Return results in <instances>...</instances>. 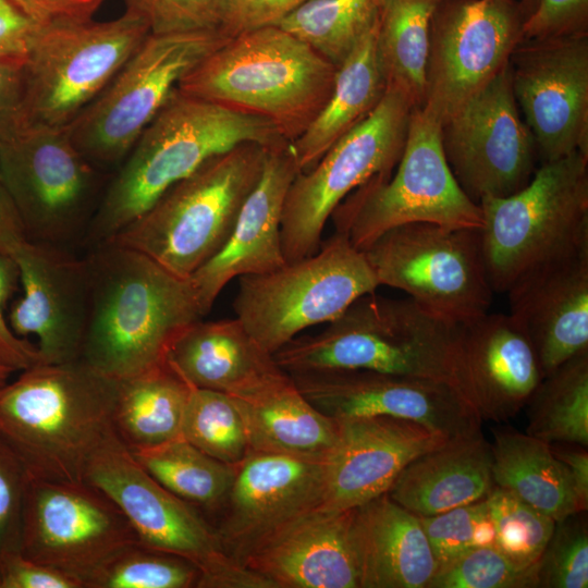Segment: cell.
Returning <instances> with one entry per match:
<instances>
[{"mask_svg":"<svg viewBox=\"0 0 588 588\" xmlns=\"http://www.w3.org/2000/svg\"><path fill=\"white\" fill-rule=\"evenodd\" d=\"M379 286L364 252L334 232L308 257L240 277L233 308L247 332L273 355L303 330L332 321Z\"/></svg>","mask_w":588,"mask_h":588,"instance_id":"obj_9","label":"cell"},{"mask_svg":"<svg viewBox=\"0 0 588 588\" xmlns=\"http://www.w3.org/2000/svg\"><path fill=\"white\" fill-rule=\"evenodd\" d=\"M106 0H12L39 26L79 23L93 20Z\"/></svg>","mask_w":588,"mask_h":588,"instance_id":"obj_52","label":"cell"},{"mask_svg":"<svg viewBox=\"0 0 588 588\" xmlns=\"http://www.w3.org/2000/svg\"><path fill=\"white\" fill-rule=\"evenodd\" d=\"M199 577L191 561L136 541L105 562L85 588H197Z\"/></svg>","mask_w":588,"mask_h":588,"instance_id":"obj_40","label":"cell"},{"mask_svg":"<svg viewBox=\"0 0 588 588\" xmlns=\"http://www.w3.org/2000/svg\"><path fill=\"white\" fill-rule=\"evenodd\" d=\"M138 537L115 502L87 480L54 481L29 476L20 554L87 579Z\"/></svg>","mask_w":588,"mask_h":588,"instance_id":"obj_15","label":"cell"},{"mask_svg":"<svg viewBox=\"0 0 588 588\" xmlns=\"http://www.w3.org/2000/svg\"><path fill=\"white\" fill-rule=\"evenodd\" d=\"M38 28L12 0H0V59H25Z\"/></svg>","mask_w":588,"mask_h":588,"instance_id":"obj_53","label":"cell"},{"mask_svg":"<svg viewBox=\"0 0 588 588\" xmlns=\"http://www.w3.org/2000/svg\"><path fill=\"white\" fill-rule=\"evenodd\" d=\"M338 441L327 458L319 506L347 511L388 492L415 457L449 438L412 420L371 416L336 419Z\"/></svg>","mask_w":588,"mask_h":588,"instance_id":"obj_23","label":"cell"},{"mask_svg":"<svg viewBox=\"0 0 588 588\" xmlns=\"http://www.w3.org/2000/svg\"><path fill=\"white\" fill-rule=\"evenodd\" d=\"M492 477L494 485L550 516L555 522L579 513L567 467L549 443L513 429L494 431Z\"/></svg>","mask_w":588,"mask_h":588,"instance_id":"obj_34","label":"cell"},{"mask_svg":"<svg viewBox=\"0 0 588 588\" xmlns=\"http://www.w3.org/2000/svg\"><path fill=\"white\" fill-rule=\"evenodd\" d=\"M486 500L495 529V549L517 567L536 565L555 520L504 488L495 486Z\"/></svg>","mask_w":588,"mask_h":588,"instance_id":"obj_41","label":"cell"},{"mask_svg":"<svg viewBox=\"0 0 588 588\" xmlns=\"http://www.w3.org/2000/svg\"><path fill=\"white\" fill-rule=\"evenodd\" d=\"M415 108L400 90L387 86L372 112L336 140L305 172H298L285 196L281 241L285 262L321 247L328 219L339 204L368 180L395 169Z\"/></svg>","mask_w":588,"mask_h":588,"instance_id":"obj_13","label":"cell"},{"mask_svg":"<svg viewBox=\"0 0 588 588\" xmlns=\"http://www.w3.org/2000/svg\"><path fill=\"white\" fill-rule=\"evenodd\" d=\"M191 390L168 360L119 380L112 409L115 436L131 452L181 437Z\"/></svg>","mask_w":588,"mask_h":588,"instance_id":"obj_33","label":"cell"},{"mask_svg":"<svg viewBox=\"0 0 588 588\" xmlns=\"http://www.w3.org/2000/svg\"><path fill=\"white\" fill-rule=\"evenodd\" d=\"M363 252L380 285L405 292L439 318L463 324L489 311L493 290L481 229L407 223Z\"/></svg>","mask_w":588,"mask_h":588,"instance_id":"obj_14","label":"cell"},{"mask_svg":"<svg viewBox=\"0 0 588 588\" xmlns=\"http://www.w3.org/2000/svg\"><path fill=\"white\" fill-rule=\"evenodd\" d=\"M441 143L455 180L477 204L510 196L531 180L537 148L513 93L510 62L441 123Z\"/></svg>","mask_w":588,"mask_h":588,"instance_id":"obj_16","label":"cell"},{"mask_svg":"<svg viewBox=\"0 0 588 588\" xmlns=\"http://www.w3.org/2000/svg\"><path fill=\"white\" fill-rule=\"evenodd\" d=\"M233 400L244 420L249 452L327 460L338 441L336 419L315 407L290 375Z\"/></svg>","mask_w":588,"mask_h":588,"instance_id":"obj_31","label":"cell"},{"mask_svg":"<svg viewBox=\"0 0 588 588\" xmlns=\"http://www.w3.org/2000/svg\"><path fill=\"white\" fill-rule=\"evenodd\" d=\"M473 547L495 548V529L488 510V505L476 522L473 532L471 548Z\"/></svg>","mask_w":588,"mask_h":588,"instance_id":"obj_56","label":"cell"},{"mask_svg":"<svg viewBox=\"0 0 588 588\" xmlns=\"http://www.w3.org/2000/svg\"><path fill=\"white\" fill-rule=\"evenodd\" d=\"M10 256L22 285V296L8 316L14 334L35 336L42 363L79 359L89 309L88 260L77 259L56 244L30 240Z\"/></svg>","mask_w":588,"mask_h":588,"instance_id":"obj_21","label":"cell"},{"mask_svg":"<svg viewBox=\"0 0 588 588\" xmlns=\"http://www.w3.org/2000/svg\"><path fill=\"white\" fill-rule=\"evenodd\" d=\"M537 0H520L519 5L522 13L524 15V20L532 12Z\"/></svg>","mask_w":588,"mask_h":588,"instance_id":"obj_57","label":"cell"},{"mask_svg":"<svg viewBox=\"0 0 588 588\" xmlns=\"http://www.w3.org/2000/svg\"><path fill=\"white\" fill-rule=\"evenodd\" d=\"M28 479L20 457L0 438V568L9 556L20 553Z\"/></svg>","mask_w":588,"mask_h":588,"instance_id":"obj_45","label":"cell"},{"mask_svg":"<svg viewBox=\"0 0 588 588\" xmlns=\"http://www.w3.org/2000/svg\"><path fill=\"white\" fill-rule=\"evenodd\" d=\"M352 510L314 509L258 543L242 564L275 588H359Z\"/></svg>","mask_w":588,"mask_h":588,"instance_id":"obj_27","label":"cell"},{"mask_svg":"<svg viewBox=\"0 0 588 588\" xmlns=\"http://www.w3.org/2000/svg\"><path fill=\"white\" fill-rule=\"evenodd\" d=\"M290 376L315 407L334 419L396 417L449 439L480 431L482 420L474 407L443 381L359 369Z\"/></svg>","mask_w":588,"mask_h":588,"instance_id":"obj_20","label":"cell"},{"mask_svg":"<svg viewBox=\"0 0 588 588\" xmlns=\"http://www.w3.org/2000/svg\"><path fill=\"white\" fill-rule=\"evenodd\" d=\"M382 0H308L278 26L293 34L334 65L377 23Z\"/></svg>","mask_w":588,"mask_h":588,"instance_id":"obj_38","label":"cell"},{"mask_svg":"<svg viewBox=\"0 0 588 588\" xmlns=\"http://www.w3.org/2000/svg\"><path fill=\"white\" fill-rule=\"evenodd\" d=\"M17 280L15 261L0 249V365L13 371L42 363L36 344L15 335L4 317L5 304L15 291Z\"/></svg>","mask_w":588,"mask_h":588,"instance_id":"obj_48","label":"cell"},{"mask_svg":"<svg viewBox=\"0 0 588 588\" xmlns=\"http://www.w3.org/2000/svg\"><path fill=\"white\" fill-rule=\"evenodd\" d=\"M478 205L491 287L507 292L534 269L588 245V154L541 163L522 189Z\"/></svg>","mask_w":588,"mask_h":588,"instance_id":"obj_7","label":"cell"},{"mask_svg":"<svg viewBox=\"0 0 588 588\" xmlns=\"http://www.w3.org/2000/svg\"><path fill=\"white\" fill-rule=\"evenodd\" d=\"M494 487L491 444L480 430L415 457L387 494L417 516H431L486 499Z\"/></svg>","mask_w":588,"mask_h":588,"instance_id":"obj_30","label":"cell"},{"mask_svg":"<svg viewBox=\"0 0 588 588\" xmlns=\"http://www.w3.org/2000/svg\"><path fill=\"white\" fill-rule=\"evenodd\" d=\"M506 293L543 378L588 351V245L534 269Z\"/></svg>","mask_w":588,"mask_h":588,"instance_id":"obj_25","label":"cell"},{"mask_svg":"<svg viewBox=\"0 0 588 588\" xmlns=\"http://www.w3.org/2000/svg\"><path fill=\"white\" fill-rule=\"evenodd\" d=\"M336 65L278 25L240 33L177 84L187 96L271 122L290 143L326 106Z\"/></svg>","mask_w":588,"mask_h":588,"instance_id":"obj_5","label":"cell"},{"mask_svg":"<svg viewBox=\"0 0 588 588\" xmlns=\"http://www.w3.org/2000/svg\"><path fill=\"white\" fill-rule=\"evenodd\" d=\"M243 143L290 144L269 121L191 97L176 88L124 158L91 221L101 244L144 215L210 158Z\"/></svg>","mask_w":588,"mask_h":588,"instance_id":"obj_2","label":"cell"},{"mask_svg":"<svg viewBox=\"0 0 588 588\" xmlns=\"http://www.w3.org/2000/svg\"><path fill=\"white\" fill-rule=\"evenodd\" d=\"M167 360L192 385L244 397L287 375L235 317L196 320L173 340Z\"/></svg>","mask_w":588,"mask_h":588,"instance_id":"obj_29","label":"cell"},{"mask_svg":"<svg viewBox=\"0 0 588 588\" xmlns=\"http://www.w3.org/2000/svg\"><path fill=\"white\" fill-rule=\"evenodd\" d=\"M486 506L482 499L437 515L418 516L438 565L471 548L476 522Z\"/></svg>","mask_w":588,"mask_h":588,"instance_id":"obj_46","label":"cell"},{"mask_svg":"<svg viewBox=\"0 0 588 588\" xmlns=\"http://www.w3.org/2000/svg\"><path fill=\"white\" fill-rule=\"evenodd\" d=\"M273 357L287 375L372 370L443 381L465 396L460 324L437 317L409 297L366 294L322 331L295 336Z\"/></svg>","mask_w":588,"mask_h":588,"instance_id":"obj_4","label":"cell"},{"mask_svg":"<svg viewBox=\"0 0 588 588\" xmlns=\"http://www.w3.org/2000/svg\"><path fill=\"white\" fill-rule=\"evenodd\" d=\"M85 480L115 502L142 543L195 564L197 588L269 587L267 578L231 558L213 524L150 476L114 432L90 460Z\"/></svg>","mask_w":588,"mask_h":588,"instance_id":"obj_11","label":"cell"},{"mask_svg":"<svg viewBox=\"0 0 588 588\" xmlns=\"http://www.w3.org/2000/svg\"><path fill=\"white\" fill-rule=\"evenodd\" d=\"M510 71L540 164L588 154V33L520 40Z\"/></svg>","mask_w":588,"mask_h":588,"instance_id":"obj_19","label":"cell"},{"mask_svg":"<svg viewBox=\"0 0 588 588\" xmlns=\"http://www.w3.org/2000/svg\"><path fill=\"white\" fill-rule=\"evenodd\" d=\"M326 471L327 460L249 452L237 464L231 490L213 524L224 551L242 564L262 540L319 507Z\"/></svg>","mask_w":588,"mask_h":588,"instance_id":"obj_22","label":"cell"},{"mask_svg":"<svg viewBox=\"0 0 588 588\" xmlns=\"http://www.w3.org/2000/svg\"><path fill=\"white\" fill-rule=\"evenodd\" d=\"M298 172L291 143L268 150L261 175L243 203L226 242L188 278L204 316L231 280L270 272L285 264L282 212Z\"/></svg>","mask_w":588,"mask_h":588,"instance_id":"obj_24","label":"cell"},{"mask_svg":"<svg viewBox=\"0 0 588 588\" xmlns=\"http://www.w3.org/2000/svg\"><path fill=\"white\" fill-rule=\"evenodd\" d=\"M1 180V179H0Z\"/></svg>","mask_w":588,"mask_h":588,"instance_id":"obj_59","label":"cell"},{"mask_svg":"<svg viewBox=\"0 0 588 588\" xmlns=\"http://www.w3.org/2000/svg\"><path fill=\"white\" fill-rule=\"evenodd\" d=\"M118 382L81 359L24 369L0 389V438L30 477L84 480L90 460L114 432Z\"/></svg>","mask_w":588,"mask_h":588,"instance_id":"obj_3","label":"cell"},{"mask_svg":"<svg viewBox=\"0 0 588 588\" xmlns=\"http://www.w3.org/2000/svg\"><path fill=\"white\" fill-rule=\"evenodd\" d=\"M0 179L28 240L57 244L73 235L94 194L96 174L65 127L26 126L0 143Z\"/></svg>","mask_w":588,"mask_h":588,"instance_id":"obj_18","label":"cell"},{"mask_svg":"<svg viewBox=\"0 0 588 588\" xmlns=\"http://www.w3.org/2000/svg\"><path fill=\"white\" fill-rule=\"evenodd\" d=\"M553 455L568 469L578 512L588 509V450L576 443H550Z\"/></svg>","mask_w":588,"mask_h":588,"instance_id":"obj_54","label":"cell"},{"mask_svg":"<svg viewBox=\"0 0 588 588\" xmlns=\"http://www.w3.org/2000/svg\"><path fill=\"white\" fill-rule=\"evenodd\" d=\"M24 61L0 59V143L24 128Z\"/></svg>","mask_w":588,"mask_h":588,"instance_id":"obj_49","label":"cell"},{"mask_svg":"<svg viewBox=\"0 0 588 588\" xmlns=\"http://www.w3.org/2000/svg\"><path fill=\"white\" fill-rule=\"evenodd\" d=\"M526 406L527 434L588 446V351L542 378Z\"/></svg>","mask_w":588,"mask_h":588,"instance_id":"obj_37","label":"cell"},{"mask_svg":"<svg viewBox=\"0 0 588 588\" xmlns=\"http://www.w3.org/2000/svg\"><path fill=\"white\" fill-rule=\"evenodd\" d=\"M0 588H83V585L65 573L15 553L0 568Z\"/></svg>","mask_w":588,"mask_h":588,"instance_id":"obj_50","label":"cell"},{"mask_svg":"<svg viewBox=\"0 0 588 588\" xmlns=\"http://www.w3.org/2000/svg\"><path fill=\"white\" fill-rule=\"evenodd\" d=\"M26 240L28 237L15 203L0 180V249L11 255Z\"/></svg>","mask_w":588,"mask_h":588,"instance_id":"obj_55","label":"cell"},{"mask_svg":"<svg viewBox=\"0 0 588 588\" xmlns=\"http://www.w3.org/2000/svg\"><path fill=\"white\" fill-rule=\"evenodd\" d=\"M427 588H537L536 565L517 567L494 547H473L438 565Z\"/></svg>","mask_w":588,"mask_h":588,"instance_id":"obj_42","label":"cell"},{"mask_svg":"<svg viewBox=\"0 0 588 588\" xmlns=\"http://www.w3.org/2000/svg\"><path fill=\"white\" fill-rule=\"evenodd\" d=\"M359 588H427L438 562L420 519L381 494L352 510Z\"/></svg>","mask_w":588,"mask_h":588,"instance_id":"obj_28","label":"cell"},{"mask_svg":"<svg viewBox=\"0 0 588 588\" xmlns=\"http://www.w3.org/2000/svg\"><path fill=\"white\" fill-rule=\"evenodd\" d=\"M269 149L243 143L210 158L106 242L137 250L189 278L226 242Z\"/></svg>","mask_w":588,"mask_h":588,"instance_id":"obj_6","label":"cell"},{"mask_svg":"<svg viewBox=\"0 0 588 588\" xmlns=\"http://www.w3.org/2000/svg\"><path fill=\"white\" fill-rule=\"evenodd\" d=\"M395 171L375 176L348 194L331 215L336 233L359 250L399 225L427 222L482 229L480 206L461 188L445 159L441 121L413 108Z\"/></svg>","mask_w":588,"mask_h":588,"instance_id":"obj_8","label":"cell"},{"mask_svg":"<svg viewBox=\"0 0 588 588\" xmlns=\"http://www.w3.org/2000/svg\"><path fill=\"white\" fill-rule=\"evenodd\" d=\"M231 36L222 30L149 33L105 90L65 130L91 164L127 156L180 81Z\"/></svg>","mask_w":588,"mask_h":588,"instance_id":"obj_12","label":"cell"},{"mask_svg":"<svg viewBox=\"0 0 588 588\" xmlns=\"http://www.w3.org/2000/svg\"><path fill=\"white\" fill-rule=\"evenodd\" d=\"M132 454L161 486L205 516L220 513L237 468L208 455L183 437Z\"/></svg>","mask_w":588,"mask_h":588,"instance_id":"obj_36","label":"cell"},{"mask_svg":"<svg viewBox=\"0 0 588 588\" xmlns=\"http://www.w3.org/2000/svg\"><path fill=\"white\" fill-rule=\"evenodd\" d=\"M88 319L79 359L124 380L167 360L173 340L204 317L188 278L111 242L87 258Z\"/></svg>","mask_w":588,"mask_h":588,"instance_id":"obj_1","label":"cell"},{"mask_svg":"<svg viewBox=\"0 0 588 588\" xmlns=\"http://www.w3.org/2000/svg\"><path fill=\"white\" fill-rule=\"evenodd\" d=\"M125 4L144 17L151 34L225 33L232 9V0H125Z\"/></svg>","mask_w":588,"mask_h":588,"instance_id":"obj_44","label":"cell"},{"mask_svg":"<svg viewBox=\"0 0 588 588\" xmlns=\"http://www.w3.org/2000/svg\"><path fill=\"white\" fill-rule=\"evenodd\" d=\"M588 0H537L524 20L522 40L587 34Z\"/></svg>","mask_w":588,"mask_h":588,"instance_id":"obj_47","label":"cell"},{"mask_svg":"<svg viewBox=\"0 0 588 588\" xmlns=\"http://www.w3.org/2000/svg\"><path fill=\"white\" fill-rule=\"evenodd\" d=\"M516 0H441L430 24L424 106L441 123L494 78L522 40Z\"/></svg>","mask_w":588,"mask_h":588,"instance_id":"obj_17","label":"cell"},{"mask_svg":"<svg viewBox=\"0 0 588 588\" xmlns=\"http://www.w3.org/2000/svg\"><path fill=\"white\" fill-rule=\"evenodd\" d=\"M378 22L379 19L338 65L326 106L306 131L291 143L299 172L311 169L336 140L365 120L382 99L387 83L377 49Z\"/></svg>","mask_w":588,"mask_h":588,"instance_id":"obj_32","label":"cell"},{"mask_svg":"<svg viewBox=\"0 0 588 588\" xmlns=\"http://www.w3.org/2000/svg\"><path fill=\"white\" fill-rule=\"evenodd\" d=\"M12 372V369L0 365V389L8 383L9 377Z\"/></svg>","mask_w":588,"mask_h":588,"instance_id":"obj_58","label":"cell"},{"mask_svg":"<svg viewBox=\"0 0 588 588\" xmlns=\"http://www.w3.org/2000/svg\"><path fill=\"white\" fill-rule=\"evenodd\" d=\"M150 33L131 10L110 21L39 26L24 61V127L64 128Z\"/></svg>","mask_w":588,"mask_h":588,"instance_id":"obj_10","label":"cell"},{"mask_svg":"<svg viewBox=\"0 0 588 588\" xmlns=\"http://www.w3.org/2000/svg\"><path fill=\"white\" fill-rule=\"evenodd\" d=\"M441 0H382L377 49L387 86L422 107L430 24Z\"/></svg>","mask_w":588,"mask_h":588,"instance_id":"obj_35","label":"cell"},{"mask_svg":"<svg viewBox=\"0 0 588 588\" xmlns=\"http://www.w3.org/2000/svg\"><path fill=\"white\" fill-rule=\"evenodd\" d=\"M181 437L231 465L240 464L249 453L244 420L235 401L218 391L192 387Z\"/></svg>","mask_w":588,"mask_h":588,"instance_id":"obj_39","label":"cell"},{"mask_svg":"<svg viewBox=\"0 0 588 588\" xmlns=\"http://www.w3.org/2000/svg\"><path fill=\"white\" fill-rule=\"evenodd\" d=\"M537 588L588 587V524L586 512L555 522L536 563Z\"/></svg>","mask_w":588,"mask_h":588,"instance_id":"obj_43","label":"cell"},{"mask_svg":"<svg viewBox=\"0 0 588 588\" xmlns=\"http://www.w3.org/2000/svg\"><path fill=\"white\" fill-rule=\"evenodd\" d=\"M465 396L481 420L505 421L542 380L534 346L510 314L487 313L460 324Z\"/></svg>","mask_w":588,"mask_h":588,"instance_id":"obj_26","label":"cell"},{"mask_svg":"<svg viewBox=\"0 0 588 588\" xmlns=\"http://www.w3.org/2000/svg\"><path fill=\"white\" fill-rule=\"evenodd\" d=\"M308 0H232L225 33L233 37L259 27L278 25Z\"/></svg>","mask_w":588,"mask_h":588,"instance_id":"obj_51","label":"cell"}]
</instances>
